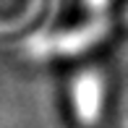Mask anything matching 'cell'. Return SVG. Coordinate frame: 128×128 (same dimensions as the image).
I'll use <instances>...</instances> for the list:
<instances>
[{
	"instance_id": "obj_5",
	"label": "cell",
	"mask_w": 128,
	"mask_h": 128,
	"mask_svg": "<svg viewBox=\"0 0 128 128\" xmlns=\"http://www.w3.org/2000/svg\"><path fill=\"white\" fill-rule=\"evenodd\" d=\"M126 128H128V123H126Z\"/></svg>"
},
{
	"instance_id": "obj_4",
	"label": "cell",
	"mask_w": 128,
	"mask_h": 128,
	"mask_svg": "<svg viewBox=\"0 0 128 128\" xmlns=\"http://www.w3.org/2000/svg\"><path fill=\"white\" fill-rule=\"evenodd\" d=\"M126 21H128V13H126Z\"/></svg>"
},
{
	"instance_id": "obj_3",
	"label": "cell",
	"mask_w": 128,
	"mask_h": 128,
	"mask_svg": "<svg viewBox=\"0 0 128 128\" xmlns=\"http://www.w3.org/2000/svg\"><path fill=\"white\" fill-rule=\"evenodd\" d=\"M84 3H86V8H89L92 13H97V16H100L102 10L107 8V3H110V0H84Z\"/></svg>"
},
{
	"instance_id": "obj_2",
	"label": "cell",
	"mask_w": 128,
	"mask_h": 128,
	"mask_svg": "<svg viewBox=\"0 0 128 128\" xmlns=\"http://www.w3.org/2000/svg\"><path fill=\"white\" fill-rule=\"evenodd\" d=\"M71 100H73V112H76L81 126H94L102 118L104 107V78L100 71H81L73 78L71 86Z\"/></svg>"
},
{
	"instance_id": "obj_1",
	"label": "cell",
	"mask_w": 128,
	"mask_h": 128,
	"mask_svg": "<svg viewBox=\"0 0 128 128\" xmlns=\"http://www.w3.org/2000/svg\"><path fill=\"white\" fill-rule=\"evenodd\" d=\"M110 32V21L100 16V18L89 21L84 26L68 29L60 34H50L42 39H32L29 42V55L32 58H71L81 55V52L92 50L94 44H100Z\"/></svg>"
}]
</instances>
